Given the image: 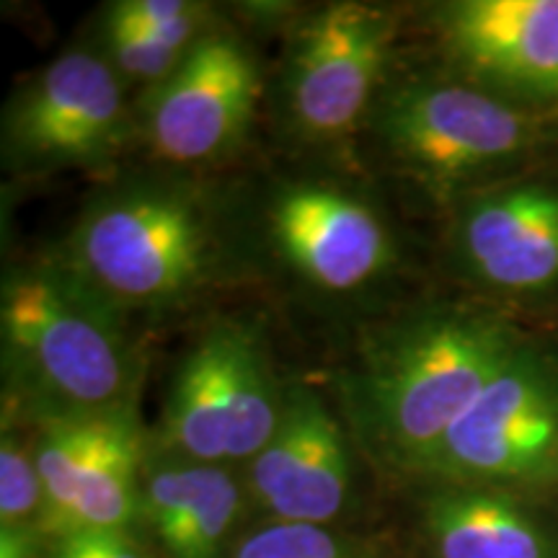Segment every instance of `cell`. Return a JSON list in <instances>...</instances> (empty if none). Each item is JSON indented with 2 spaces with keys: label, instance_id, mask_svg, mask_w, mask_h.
I'll list each match as a JSON object with an SVG mask.
<instances>
[{
  "label": "cell",
  "instance_id": "13",
  "mask_svg": "<svg viewBox=\"0 0 558 558\" xmlns=\"http://www.w3.org/2000/svg\"><path fill=\"white\" fill-rule=\"evenodd\" d=\"M450 246L471 282L501 298L558 292V179H507L456 205Z\"/></svg>",
  "mask_w": 558,
  "mask_h": 558
},
{
  "label": "cell",
  "instance_id": "18",
  "mask_svg": "<svg viewBox=\"0 0 558 558\" xmlns=\"http://www.w3.org/2000/svg\"><path fill=\"white\" fill-rule=\"evenodd\" d=\"M99 24L192 47L218 21L209 5L194 0H114L99 13Z\"/></svg>",
  "mask_w": 558,
  "mask_h": 558
},
{
  "label": "cell",
  "instance_id": "20",
  "mask_svg": "<svg viewBox=\"0 0 558 558\" xmlns=\"http://www.w3.org/2000/svg\"><path fill=\"white\" fill-rule=\"evenodd\" d=\"M233 558H362L360 548L326 525L269 522L241 541Z\"/></svg>",
  "mask_w": 558,
  "mask_h": 558
},
{
  "label": "cell",
  "instance_id": "15",
  "mask_svg": "<svg viewBox=\"0 0 558 558\" xmlns=\"http://www.w3.org/2000/svg\"><path fill=\"white\" fill-rule=\"evenodd\" d=\"M241 512V486L226 465L148 452L143 518L166 558H218Z\"/></svg>",
  "mask_w": 558,
  "mask_h": 558
},
{
  "label": "cell",
  "instance_id": "2",
  "mask_svg": "<svg viewBox=\"0 0 558 558\" xmlns=\"http://www.w3.org/2000/svg\"><path fill=\"white\" fill-rule=\"evenodd\" d=\"M3 422L137 411L143 352L132 318L60 248L16 264L0 288Z\"/></svg>",
  "mask_w": 558,
  "mask_h": 558
},
{
  "label": "cell",
  "instance_id": "21",
  "mask_svg": "<svg viewBox=\"0 0 558 558\" xmlns=\"http://www.w3.org/2000/svg\"><path fill=\"white\" fill-rule=\"evenodd\" d=\"M47 558H148L132 530H75L47 541Z\"/></svg>",
  "mask_w": 558,
  "mask_h": 558
},
{
  "label": "cell",
  "instance_id": "7",
  "mask_svg": "<svg viewBox=\"0 0 558 558\" xmlns=\"http://www.w3.org/2000/svg\"><path fill=\"white\" fill-rule=\"evenodd\" d=\"M393 41L386 5L341 0L305 13L290 32L279 83L292 135L318 148L357 135L386 88Z\"/></svg>",
  "mask_w": 558,
  "mask_h": 558
},
{
  "label": "cell",
  "instance_id": "17",
  "mask_svg": "<svg viewBox=\"0 0 558 558\" xmlns=\"http://www.w3.org/2000/svg\"><path fill=\"white\" fill-rule=\"evenodd\" d=\"M45 505L37 469L34 435L26 437L21 424L3 422L0 439V527H37Z\"/></svg>",
  "mask_w": 558,
  "mask_h": 558
},
{
  "label": "cell",
  "instance_id": "11",
  "mask_svg": "<svg viewBox=\"0 0 558 558\" xmlns=\"http://www.w3.org/2000/svg\"><path fill=\"white\" fill-rule=\"evenodd\" d=\"M45 541L75 530H132L143 518L148 442L137 411L54 418L34 427Z\"/></svg>",
  "mask_w": 558,
  "mask_h": 558
},
{
  "label": "cell",
  "instance_id": "1",
  "mask_svg": "<svg viewBox=\"0 0 558 558\" xmlns=\"http://www.w3.org/2000/svg\"><path fill=\"white\" fill-rule=\"evenodd\" d=\"M525 337L497 313L429 305L388 320L339 373V411L354 439L388 469L422 476L439 439Z\"/></svg>",
  "mask_w": 558,
  "mask_h": 558
},
{
  "label": "cell",
  "instance_id": "6",
  "mask_svg": "<svg viewBox=\"0 0 558 558\" xmlns=\"http://www.w3.org/2000/svg\"><path fill=\"white\" fill-rule=\"evenodd\" d=\"M137 137L128 86L101 52L73 47L9 96L0 124L3 169L13 177L101 171Z\"/></svg>",
  "mask_w": 558,
  "mask_h": 558
},
{
  "label": "cell",
  "instance_id": "8",
  "mask_svg": "<svg viewBox=\"0 0 558 558\" xmlns=\"http://www.w3.org/2000/svg\"><path fill=\"white\" fill-rule=\"evenodd\" d=\"M422 476L505 492L558 478V357L522 341L445 432Z\"/></svg>",
  "mask_w": 558,
  "mask_h": 558
},
{
  "label": "cell",
  "instance_id": "4",
  "mask_svg": "<svg viewBox=\"0 0 558 558\" xmlns=\"http://www.w3.org/2000/svg\"><path fill=\"white\" fill-rule=\"evenodd\" d=\"M365 128L390 169L456 205L507 181L554 143L543 114L450 75L386 83Z\"/></svg>",
  "mask_w": 558,
  "mask_h": 558
},
{
  "label": "cell",
  "instance_id": "10",
  "mask_svg": "<svg viewBox=\"0 0 558 558\" xmlns=\"http://www.w3.org/2000/svg\"><path fill=\"white\" fill-rule=\"evenodd\" d=\"M271 256L326 298L378 288L399 262L393 230L360 192L324 179L279 181L262 209Z\"/></svg>",
  "mask_w": 558,
  "mask_h": 558
},
{
  "label": "cell",
  "instance_id": "16",
  "mask_svg": "<svg viewBox=\"0 0 558 558\" xmlns=\"http://www.w3.org/2000/svg\"><path fill=\"white\" fill-rule=\"evenodd\" d=\"M422 527L435 558H558L556 530L505 488L437 484Z\"/></svg>",
  "mask_w": 558,
  "mask_h": 558
},
{
  "label": "cell",
  "instance_id": "14",
  "mask_svg": "<svg viewBox=\"0 0 558 558\" xmlns=\"http://www.w3.org/2000/svg\"><path fill=\"white\" fill-rule=\"evenodd\" d=\"M248 492L271 522L329 525L352 494L344 418L308 383H288L269 442L248 460Z\"/></svg>",
  "mask_w": 558,
  "mask_h": 558
},
{
  "label": "cell",
  "instance_id": "5",
  "mask_svg": "<svg viewBox=\"0 0 558 558\" xmlns=\"http://www.w3.org/2000/svg\"><path fill=\"white\" fill-rule=\"evenodd\" d=\"M284 399L259 324L220 318L181 354L150 450L213 465L251 460L275 435Z\"/></svg>",
  "mask_w": 558,
  "mask_h": 558
},
{
  "label": "cell",
  "instance_id": "9",
  "mask_svg": "<svg viewBox=\"0 0 558 558\" xmlns=\"http://www.w3.org/2000/svg\"><path fill=\"white\" fill-rule=\"evenodd\" d=\"M262 88L248 41L215 24L169 78L143 90L137 137L158 163L173 169L218 163L248 137Z\"/></svg>",
  "mask_w": 558,
  "mask_h": 558
},
{
  "label": "cell",
  "instance_id": "3",
  "mask_svg": "<svg viewBox=\"0 0 558 558\" xmlns=\"http://www.w3.org/2000/svg\"><path fill=\"white\" fill-rule=\"evenodd\" d=\"M60 251L130 318L160 316L184 308L213 282L220 233L197 186L148 173L94 194Z\"/></svg>",
  "mask_w": 558,
  "mask_h": 558
},
{
  "label": "cell",
  "instance_id": "19",
  "mask_svg": "<svg viewBox=\"0 0 558 558\" xmlns=\"http://www.w3.org/2000/svg\"><path fill=\"white\" fill-rule=\"evenodd\" d=\"M94 47L109 62L111 70L120 75L124 86H140L143 90L158 86L160 81L169 78L179 62L184 60V54L192 50V47L177 45V41L114 29V26L104 24H96Z\"/></svg>",
  "mask_w": 558,
  "mask_h": 558
},
{
  "label": "cell",
  "instance_id": "22",
  "mask_svg": "<svg viewBox=\"0 0 558 558\" xmlns=\"http://www.w3.org/2000/svg\"><path fill=\"white\" fill-rule=\"evenodd\" d=\"M41 543L37 527H0V558H37Z\"/></svg>",
  "mask_w": 558,
  "mask_h": 558
},
{
  "label": "cell",
  "instance_id": "12",
  "mask_svg": "<svg viewBox=\"0 0 558 558\" xmlns=\"http://www.w3.org/2000/svg\"><path fill=\"white\" fill-rule=\"evenodd\" d=\"M450 78L533 114L558 107V0H452L429 9Z\"/></svg>",
  "mask_w": 558,
  "mask_h": 558
}]
</instances>
